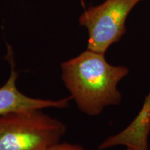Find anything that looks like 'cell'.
Wrapping results in <instances>:
<instances>
[{"label": "cell", "mask_w": 150, "mask_h": 150, "mask_svg": "<svg viewBox=\"0 0 150 150\" xmlns=\"http://www.w3.org/2000/svg\"><path fill=\"white\" fill-rule=\"evenodd\" d=\"M61 67L64 85L83 113L97 116L105 108L121 102L122 96L117 86L129 70L124 65L110 64L105 54L87 49L63 62Z\"/></svg>", "instance_id": "cell-1"}, {"label": "cell", "mask_w": 150, "mask_h": 150, "mask_svg": "<svg viewBox=\"0 0 150 150\" xmlns=\"http://www.w3.org/2000/svg\"><path fill=\"white\" fill-rule=\"evenodd\" d=\"M140 1L105 0L83 12L79 18V24L88 30V50L106 54L108 49L126 33L127 17Z\"/></svg>", "instance_id": "cell-3"}, {"label": "cell", "mask_w": 150, "mask_h": 150, "mask_svg": "<svg viewBox=\"0 0 150 150\" xmlns=\"http://www.w3.org/2000/svg\"><path fill=\"white\" fill-rule=\"evenodd\" d=\"M6 59L10 63V76L0 87V116L24 110H43L45 108H65L72 100L70 96L56 100L34 98L24 95L17 86L18 73L15 67L13 53L8 46Z\"/></svg>", "instance_id": "cell-4"}, {"label": "cell", "mask_w": 150, "mask_h": 150, "mask_svg": "<svg viewBox=\"0 0 150 150\" xmlns=\"http://www.w3.org/2000/svg\"><path fill=\"white\" fill-rule=\"evenodd\" d=\"M46 150H88L82 146L69 142H59Z\"/></svg>", "instance_id": "cell-5"}, {"label": "cell", "mask_w": 150, "mask_h": 150, "mask_svg": "<svg viewBox=\"0 0 150 150\" xmlns=\"http://www.w3.org/2000/svg\"><path fill=\"white\" fill-rule=\"evenodd\" d=\"M65 132L63 122L42 110L11 112L0 116V150H46Z\"/></svg>", "instance_id": "cell-2"}, {"label": "cell", "mask_w": 150, "mask_h": 150, "mask_svg": "<svg viewBox=\"0 0 150 150\" xmlns=\"http://www.w3.org/2000/svg\"><path fill=\"white\" fill-rule=\"evenodd\" d=\"M125 150H134L133 149H131V148H129V147H127L126 149Z\"/></svg>", "instance_id": "cell-6"}]
</instances>
